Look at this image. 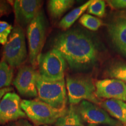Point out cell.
<instances>
[{"mask_svg":"<svg viewBox=\"0 0 126 126\" xmlns=\"http://www.w3.org/2000/svg\"><path fill=\"white\" fill-rule=\"evenodd\" d=\"M4 126H35L33 125L28 122L27 120L25 119H19L18 120L15 121L11 123L6 124Z\"/></svg>","mask_w":126,"mask_h":126,"instance_id":"obj_25","label":"cell"},{"mask_svg":"<svg viewBox=\"0 0 126 126\" xmlns=\"http://www.w3.org/2000/svg\"><path fill=\"white\" fill-rule=\"evenodd\" d=\"M56 126H84L78 114L77 108L71 105L67 108L66 113L57 120Z\"/></svg>","mask_w":126,"mask_h":126,"instance_id":"obj_16","label":"cell"},{"mask_svg":"<svg viewBox=\"0 0 126 126\" xmlns=\"http://www.w3.org/2000/svg\"><path fill=\"white\" fill-rule=\"evenodd\" d=\"M107 2L113 9H126V0H110Z\"/></svg>","mask_w":126,"mask_h":126,"instance_id":"obj_24","label":"cell"},{"mask_svg":"<svg viewBox=\"0 0 126 126\" xmlns=\"http://www.w3.org/2000/svg\"><path fill=\"white\" fill-rule=\"evenodd\" d=\"M124 126V125H123V124H119V126Z\"/></svg>","mask_w":126,"mask_h":126,"instance_id":"obj_27","label":"cell"},{"mask_svg":"<svg viewBox=\"0 0 126 126\" xmlns=\"http://www.w3.org/2000/svg\"><path fill=\"white\" fill-rule=\"evenodd\" d=\"M73 0H50L47 2V9L51 17L58 19L74 4Z\"/></svg>","mask_w":126,"mask_h":126,"instance_id":"obj_15","label":"cell"},{"mask_svg":"<svg viewBox=\"0 0 126 126\" xmlns=\"http://www.w3.org/2000/svg\"><path fill=\"white\" fill-rule=\"evenodd\" d=\"M97 98L115 99L126 103V84L117 79H105L95 82Z\"/></svg>","mask_w":126,"mask_h":126,"instance_id":"obj_12","label":"cell"},{"mask_svg":"<svg viewBox=\"0 0 126 126\" xmlns=\"http://www.w3.org/2000/svg\"><path fill=\"white\" fill-rule=\"evenodd\" d=\"M89 14L98 17H103L106 12V4L102 0H92L88 8Z\"/></svg>","mask_w":126,"mask_h":126,"instance_id":"obj_21","label":"cell"},{"mask_svg":"<svg viewBox=\"0 0 126 126\" xmlns=\"http://www.w3.org/2000/svg\"><path fill=\"white\" fill-rule=\"evenodd\" d=\"M39 72L31 65H24L19 69L12 83L19 94L31 98L37 96L36 81Z\"/></svg>","mask_w":126,"mask_h":126,"instance_id":"obj_10","label":"cell"},{"mask_svg":"<svg viewBox=\"0 0 126 126\" xmlns=\"http://www.w3.org/2000/svg\"><path fill=\"white\" fill-rule=\"evenodd\" d=\"M65 83L71 105L75 106L83 100L100 105L102 102L96 96L95 83L91 77L83 75H68Z\"/></svg>","mask_w":126,"mask_h":126,"instance_id":"obj_2","label":"cell"},{"mask_svg":"<svg viewBox=\"0 0 126 126\" xmlns=\"http://www.w3.org/2000/svg\"><path fill=\"white\" fill-rule=\"evenodd\" d=\"M14 90V88L12 87H7V88H2V89H0V102H1V100H2L3 97L4 96L5 94L7 93L12 92V91Z\"/></svg>","mask_w":126,"mask_h":126,"instance_id":"obj_26","label":"cell"},{"mask_svg":"<svg viewBox=\"0 0 126 126\" xmlns=\"http://www.w3.org/2000/svg\"><path fill=\"white\" fill-rule=\"evenodd\" d=\"M109 75L111 78L120 80L126 84V65L119 64L111 66L108 71Z\"/></svg>","mask_w":126,"mask_h":126,"instance_id":"obj_20","label":"cell"},{"mask_svg":"<svg viewBox=\"0 0 126 126\" xmlns=\"http://www.w3.org/2000/svg\"><path fill=\"white\" fill-rule=\"evenodd\" d=\"M27 57L25 36L23 28L16 26L2 48V59L12 68L19 67Z\"/></svg>","mask_w":126,"mask_h":126,"instance_id":"obj_5","label":"cell"},{"mask_svg":"<svg viewBox=\"0 0 126 126\" xmlns=\"http://www.w3.org/2000/svg\"><path fill=\"white\" fill-rule=\"evenodd\" d=\"M12 5L9 1L0 0V18L8 16L11 13Z\"/></svg>","mask_w":126,"mask_h":126,"instance_id":"obj_23","label":"cell"},{"mask_svg":"<svg viewBox=\"0 0 126 126\" xmlns=\"http://www.w3.org/2000/svg\"><path fill=\"white\" fill-rule=\"evenodd\" d=\"M20 105L27 117L36 126L54 124L67 110L54 108L37 99H23Z\"/></svg>","mask_w":126,"mask_h":126,"instance_id":"obj_3","label":"cell"},{"mask_svg":"<svg viewBox=\"0 0 126 126\" xmlns=\"http://www.w3.org/2000/svg\"></svg>","mask_w":126,"mask_h":126,"instance_id":"obj_28","label":"cell"},{"mask_svg":"<svg viewBox=\"0 0 126 126\" xmlns=\"http://www.w3.org/2000/svg\"><path fill=\"white\" fill-rule=\"evenodd\" d=\"M81 119L90 126L105 124L110 126H118L119 122L113 119L103 108L92 102L83 100L77 108Z\"/></svg>","mask_w":126,"mask_h":126,"instance_id":"obj_8","label":"cell"},{"mask_svg":"<svg viewBox=\"0 0 126 126\" xmlns=\"http://www.w3.org/2000/svg\"><path fill=\"white\" fill-rule=\"evenodd\" d=\"M43 1L40 0H16L13 2L16 26L28 28L42 10Z\"/></svg>","mask_w":126,"mask_h":126,"instance_id":"obj_11","label":"cell"},{"mask_svg":"<svg viewBox=\"0 0 126 126\" xmlns=\"http://www.w3.org/2000/svg\"><path fill=\"white\" fill-rule=\"evenodd\" d=\"M20 104V97L15 92H10L5 94L0 102V125L27 117Z\"/></svg>","mask_w":126,"mask_h":126,"instance_id":"obj_9","label":"cell"},{"mask_svg":"<svg viewBox=\"0 0 126 126\" xmlns=\"http://www.w3.org/2000/svg\"><path fill=\"white\" fill-rule=\"evenodd\" d=\"M108 32L113 45L126 56V18L118 19L110 23Z\"/></svg>","mask_w":126,"mask_h":126,"instance_id":"obj_13","label":"cell"},{"mask_svg":"<svg viewBox=\"0 0 126 126\" xmlns=\"http://www.w3.org/2000/svg\"><path fill=\"white\" fill-rule=\"evenodd\" d=\"M79 23L83 27L93 31L98 30L103 25L102 20L88 14L81 16L79 19Z\"/></svg>","mask_w":126,"mask_h":126,"instance_id":"obj_19","label":"cell"},{"mask_svg":"<svg viewBox=\"0 0 126 126\" xmlns=\"http://www.w3.org/2000/svg\"><path fill=\"white\" fill-rule=\"evenodd\" d=\"M46 31V18L43 11L40 10L27 28L29 60L34 68L37 64V57L43 47Z\"/></svg>","mask_w":126,"mask_h":126,"instance_id":"obj_7","label":"cell"},{"mask_svg":"<svg viewBox=\"0 0 126 126\" xmlns=\"http://www.w3.org/2000/svg\"><path fill=\"white\" fill-rule=\"evenodd\" d=\"M13 26L7 22L0 20V44L5 45L8 40L9 36L11 33Z\"/></svg>","mask_w":126,"mask_h":126,"instance_id":"obj_22","label":"cell"},{"mask_svg":"<svg viewBox=\"0 0 126 126\" xmlns=\"http://www.w3.org/2000/svg\"><path fill=\"white\" fill-rule=\"evenodd\" d=\"M37 99L57 109H67L68 96L64 79L47 81L39 74L36 81Z\"/></svg>","mask_w":126,"mask_h":126,"instance_id":"obj_4","label":"cell"},{"mask_svg":"<svg viewBox=\"0 0 126 126\" xmlns=\"http://www.w3.org/2000/svg\"><path fill=\"white\" fill-rule=\"evenodd\" d=\"M14 70L3 59L0 61V89L9 87L13 82Z\"/></svg>","mask_w":126,"mask_h":126,"instance_id":"obj_18","label":"cell"},{"mask_svg":"<svg viewBox=\"0 0 126 126\" xmlns=\"http://www.w3.org/2000/svg\"><path fill=\"white\" fill-rule=\"evenodd\" d=\"M51 45L74 71L90 70L98 61L96 43L89 34L81 30L74 29L60 33L53 39Z\"/></svg>","mask_w":126,"mask_h":126,"instance_id":"obj_1","label":"cell"},{"mask_svg":"<svg viewBox=\"0 0 126 126\" xmlns=\"http://www.w3.org/2000/svg\"><path fill=\"white\" fill-rule=\"evenodd\" d=\"M100 106L123 125L126 126V103L115 99H106L101 102Z\"/></svg>","mask_w":126,"mask_h":126,"instance_id":"obj_14","label":"cell"},{"mask_svg":"<svg viewBox=\"0 0 126 126\" xmlns=\"http://www.w3.org/2000/svg\"><path fill=\"white\" fill-rule=\"evenodd\" d=\"M67 63L57 50L52 48L45 53H40L37 57L38 72L47 81H59L64 79Z\"/></svg>","mask_w":126,"mask_h":126,"instance_id":"obj_6","label":"cell"},{"mask_svg":"<svg viewBox=\"0 0 126 126\" xmlns=\"http://www.w3.org/2000/svg\"><path fill=\"white\" fill-rule=\"evenodd\" d=\"M92 0L87 1L82 5L74 9L73 10L67 14L65 16L63 17L59 22V28L64 31L68 29L75 22V21L81 16L82 15V14L84 13L86 9H88V7L92 2Z\"/></svg>","mask_w":126,"mask_h":126,"instance_id":"obj_17","label":"cell"}]
</instances>
